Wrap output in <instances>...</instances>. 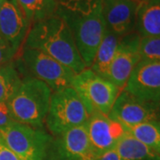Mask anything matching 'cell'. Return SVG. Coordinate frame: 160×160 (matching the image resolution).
Masks as SVG:
<instances>
[{
    "label": "cell",
    "instance_id": "cell-1",
    "mask_svg": "<svg viewBox=\"0 0 160 160\" xmlns=\"http://www.w3.org/2000/svg\"><path fill=\"white\" fill-rule=\"evenodd\" d=\"M55 14L68 25L80 55L89 68L106 31L102 0H62L58 2Z\"/></svg>",
    "mask_w": 160,
    "mask_h": 160
},
{
    "label": "cell",
    "instance_id": "cell-2",
    "mask_svg": "<svg viewBox=\"0 0 160 160\" xmlns=\"http://www.w3.org/2000/svg\"><path fill=\"white\" fill-rule=\"evenodd\" d=\"M22 46L45 52L76 74L86 69L70 29L56 14L31 24Z\"/></svg>",
    "mask_w": 160,
    "mask_h": 160
},
{
    "label": "cell",
    "instance_id": "cell-3",
    "mask_svg": "<svg viewBox=\"0 0 160 160\" xmlns=\"http://www.w3.org/2000/svg\"><path fill=\"white\" fill-rule=\"evenodd\" d=\"M52 92L44 82L29 76L24 78L16 92L7 102L12 119L43 129Z\"/></svg>",
    "mask_w": 160,
    "mask_h": 160
},
{
    "label": "cell",
    "instance_id": "cell-4",
    "mask_svg": "<svg viewBox=\"0 0 160 160\" xmlns=\"http://www.w3.org/2000/svg\"><path fill=\"white\" fill-rule=\"evenodd\" d=\"M89 117L90 113L83 100L69 86L52 92L45 123L52 135L56 136L75 127L85 126Z\"/></svg>",
    "mask_w": 160,
    "mask_h": 160
},
{
    "label": "cell",
    "instance_id": "cell-5",
    "mask_svg": "<svg viewBox=\"0 0 160 160\" xmlns=\"http://www.w3.org/2000/svg\"><path fill=\"white\" fill-rule=\"evenodd\" d=\"M0 136L22 160H44L53 137L43 129L15 121L0 128Z\"/></svg>",
    "mask_w": 160,
    "mask_h": 160
},
{
    "label": "cell",
    "instance_id": "cell-6",
    "mask_svg": "<svg viewBox=\"0 0 160 160\" xmlns=\"http://www.w3.org/2000/svg\"><path fill=\"white\" fill-rule=\"evenodd\" d=\"M71 87L83 100L90 115L101 112L108 116L121 92L120 88L90 68L76 74Z\"/></svg>",
    "mask_w": 160,
    "mask_h": 160
},
{
    "label": "cell",
    "instance_id": "cell-7",
    "mask_svg": "<svg viewBox=\"0 0 160 160\" xmlns=\"http://www.w3.org/2000/svg\"><path fill=\"white\" fill-rule=\"evenodd\" d=\"M21 62L30 76L44 82L52 92H57L72 85L76 73L62 63L43 52L22 46Z\"/></svg>",
    "mask_w": 160,
    "mask_h": 160
},
{
    "label": "cell",
    "instance_id": "cell-8",
    "mask_svg": "<svg viewBox=\"0 0 160 160\" xmlns=\"http://www.w3.org/2000/svg\"><path fill=\"white\" fill-rule=\"evenodd\" d=\"M86 126L75 127L53 136L44 160H97Z\"/></svg>",
    "mask_w": 160,
    "mask_h": 160
},
{
    "label": "cell",
    "instance_id": "cell-9",
    "mask_svg": "<svg viewBox=\"0 0 160 160\" xmlns=\"http://www.w3.org/2000/svg\"><path fill=\"white\" fill-rule=\"evenodd\" d=\"M159 109L160 102L143 101L123 89L108 116L124 127H129L158 119Z\"/></svg>",
    "mask_w": 160,
    "mask_h": 160
},
{
    "label": "cell",
    "instance_id": "cell-10",
    "mask_svg": "<svg viewBox=\"0 0 160 160\" xmlns=\"http://www.w3.org/2000/svg\"><path fill=\"white\" fill-rule=\"evenodd\" d=\"M141 37L132 31L120 38L114 59L109 66L106 79L123 90L132 70L142 60L140 54Z\"/></svg>",
    "mask_w": 160,
    "mask_h": 160
},
{
    "label": "cell",
    "instance_id": "cell-11",
    "mask_svg": "<svg viewBox=\"0 0 160 160\" xmlns=\"http://www.w3.org/2000/svg\"><path fill=\"white\" fill-rule=\"evenodd\" d=\"M124 90L143 101L160 102V61L142 59Z\"/></svg>",
    "mask_w": 160,
    "mask_h": 160
},
{
    "label": "cell",
    "instance_id": "cell-12",
    "mask_svg": "<svg viewBox=\"0 0 160 160\" xmlns=\"http://www.w3.org/2000/svg\"><path fill=\"white\" fill-rule=\"evenodd\" d=\"M85 126L92 148L98 157L114 149L126 132L120 123L101 112L92 113Z\"/></svg>",
    "mask_w": 160,
    "mask_h": 160
},
{
    "label": "cell",
    "instance_id": "cell-13",
    "mask_svg": "<svg viewBox=\"0 0 160 160\" xmlns=\"http://www.w3.org/2000/svg\"><path fill=\"white\" fill-rule=\"evenodd\" d=\"M30 26L16 0H4L0 7V36L18 52L22 47Z\"/></svg>",
    "mask_w": 160,
    "mask_h": 160
},
{
    "label": "cell",
    "instance_id": "cell-14",
    "mask_svg": "<svg viewBox=\"0 0 160 160\" xmlns=\"http://www.w3.org/2000/svg\"><path fill=\"white\" fill-rule=\"evenodd\" d=\"M138 3L132 0H102L106 30L123 37L134 31Z\"/></svg>",
    "mask_w": 160,
    "mask_h": 160
},
{
    "label": "cell",
    "instance_id": "cell-15",
    "mask_svg": "<svg viewBox=\"0 0 160 160\" xmlns=\"http://www.w3.org/2000/svg\"><path fill=\"white\" fill-rule=\"evenodd\" d=\"M134 31L141 38L160 37V0L138 4Z\"/></svg>",
    "mask_w": 160,
    "mask_h": 160
},
{
    "label": "cell",
    "instance_id": "cell-16",
    "mask_svg": "<svg viewBox=\"0 0 160 160\" xmlns=\"http://www.w3.org/2000/svg\"><path fill=\"white\" fill-rule=\"evenodd\" d=\"M120 38L121 37L106 30L103 35L102 39L98 46L91 66L89 67L93 72L104 78H106L109 66L114 59L119 44Z\"/></svg>",
    "mask_w": 160,
    "mask_h": 160
},
{
    "label": "cell",
    "instance_id": "cell-17",
    "mask_svg": "<svg viewBox=\"0 0 160 160\" xmlns=\"http://www.w3.org/2000/svg\"><path fill=\"white\" fill-rule=\"evenodd\" d=\"M114 149L122 160L160 159V157L128 132L118 140Z\"/></svg>",
    "mask_w": 160,
    "mask_h": 160
},
{
    "label": "cell",
    "instance_id": "cell-18",
    "mask_svg": "<svg viewBox=\"0 0 160 160\" xmlns=\"http://www.w3.org/2000/svg\"><path fill=\"white\" fill-rule=\"evenodd\" d=\"M125 129L160 157V120H150Z\"/></svg>",
    "mask_w": 160,
    "mask_h": 160
},
{
    "label": "cell",
    "instance_id": "cell-19",
    "mask_svg": "<svg viewBox=\"0 0 160 160\" xmlns=\"http://www.w3.org/2000/svg\"><path fill=\"white\" fill-rule=\"evenodd\" d=\"M30 24L55 14L57 0H16Z\"/></svg>",
    "mask_w": 160,
    "mask_h": 160
},
{
    "label": "cell",
    "instance_id": "cell-20",
    "mask_svg": "<svg viewBox=\"0 0 160 160\" xmlns=\"http://www.w3.org/2000/svg\"><path fill=\"white\" fill-rule=\"evenodd\" d=\"M22 79L12 62L0 66V102H9L20 87Z\"/></svg>",
    "mask_w": 160,
    "mask_h": 160
},
{
    "label": "cell",
    "instance_id": "cell-21",
    "mask_svg": "<svg viewBox=\"0 0 160 160\" xmlns=\"http://www.w3.org/2000/svg\"><path fill=\"white\" fill-rule=\"evenodd\" d=\"M140 54L142 59L160 61V37L141 38Z\"/></svg>",
    "mask_w": 160,
    "mask_h": 160
},
{
    "label": "cell",
    "instance_id": "cell-22",
    "mask_svg": "<svg viewBox=\"0 0 160 160\" xmlns=\"http://www.w3.org/2000/svg\"><path fill=\"white\" fill-rule=\"evenodd\" d=\"M18 51L11 44L0 36V66L12 62V60L17 55Z\"/></svg>",
    "mask_w": 160,
    "mask_h": 160
},
{
    "label": "cell",
    "instance_id": "cell-23",
    "mask_svg": "<svg viewBox=\"0 0 160 160\" xmlns=\"http://www.w3.org/2000/svg\"><path fill=\"white\" fill-rule=\"evenodd\" d=\"M0 160H22L9 149L0 136Z\"/></svg>",
    "mask_w": 160,
    "mask_h": 160
},
{
    "label": "cell",
    "instance_id": "cell-24",
    "mask_svg": "<svg viewBox=\"0 0 160 160\" xmlns=\"http://www.w3.org/2000/svg\"><path fill=\"white\" fill-rule=\"evenodd\" d=\"M13 120L12 119L7 103L0 102V128L7 126Z\"/></svg>",
    "mask_w": 160,
    "mask_h": 160
},
{
    "label": "cell",
    "instance_id": "cell-25",
    "mask_svg": "<svg viewBox=\"0 0 160 160\" xmlns=\"http://www.w3.org/2000/svg\"><path fill=\"white\" fill-rule=\"evenodd\" d=\"M97 160H122L120 158V157L118 154L117 153L116 149H112L105 152L104 154L102 156H100L97 158Z\"/></svg>",
    "mask_w": 160,
    "mask_h": 160
},
{
    "label": "cell",
    "instance_id": "cell-26",
    "mask_svg": "<svg viewBox=\"0 0 160 160\" xmlns=\"http://www.w3.org/2000/svg\"><path fill=\"white\" fill-rule=\"evenodd\" d=\"M132 1H133V2H136V3H138V4H140V3H142V2L146 1V0H132Z\"/></svg>",
    "mask_w": 160,
    "mask_h": 160
},
{
    "label": "cell",
    "instance_id": "cell-27",
    "mask_svg": "<svg viewBox=\"0 0 160 160\" xmlns=\"http://www.w3.org/2000/svg\"><path fill=\"white\" fill-rule=\"evenodd\" d=\"M3 2H4V0H0V7H1V6H2Z\"/></svg>",
    "mask_w": 160,
    "mask_h": 160
},
{
    "label": "cell",
    "instance_id": "cell-28",
    "mask_svg": "<svg viewBox=\"0 0 160 160\" xmlns=\"http://www.w3.org/2000/svg\"><path fill=\"white\" fill-rule=\"evenodd\" d=\"M60 1H62V0H57V2H60Z\"/></svg>",
    "mask_w": 160,
    "mask_h": 160
}]
</instances>
